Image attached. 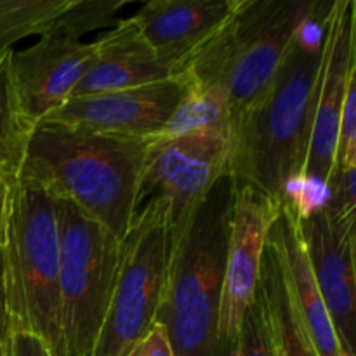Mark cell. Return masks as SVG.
I'll list each match as a JSON object with an SVG mask.
<instances>
[{
	"mask_svg": "<svg viewBox=\"0 0 356 356\" xmlns=\"http://www.w3.org/2000/svg\"><path fill=\"white\" fill-rule=\"evenodd\" d=\"M229 153L232 138L225 136L148 139L136 211L148 202H162L167 211V226L174 228L211 191L216 181L228 174Z\"/></svg>",
	"mask_w": 356,
	"mask_h": 356,
	"instance_id": "obj_8",
	"label": "cell"
},
{
	"mask_svg": "<svg viewBox=\"0 0 356 356\" xmlns=\"http://www.w3.org/2000/svg\"><path fill=\"white\" fill-rule=\"evenodd\" d=\"M10 356H51L44 344L30 334H13Z\"/></svg>",
	"mask_w": 356,
	"mask_h": 356,
	"instance_id": "obj_25",
	"label": "cell"
},
{
	"mask_svg": "<svg viewBox=\"0 0 356 356\" xmlns=\"http://www.w3.org/2000/svg\"><path fill=\"white\" fill-rule=\"evenodd\" d=\"M165 205L148 202L136 211L122 240L110 306L92 356H127L156 323L167 268Z\"/></svg>",
	"mask_w": 356,
	"mask_h": 356,
	"instance_id": "obj_7",
	"label": "cell"
},
{
	"mask_svg": "<svg viewBox=\"0 0 356 356\" xmlns=\"http://www.w3.org/2000/svg\"><path fill=\"white\" fill-rule=\"evenodd\" d=\"M257 291L266 308L277 356H316L292 305L280 254L270 240L264 247Z\"/></svg>",
	"mask_w": 356,
	"mask_h": 356,
	"instance_id": "obj_17",
	"label": "cell"
},
{
	"mask_svg": "<svg viewBox=\"0 0 356 356\" xmlns=\"http://www.w3.org/2000/svg\"><path fill=\"white\" fill-rule=\"evenodd\" d=\"M94 44L96 59L76 83L70 99L131 89L174 76V73L156 59L132 17L118 19L113 28Z\"/></svg>",
	"mask_w": 356,
	"mask_h": 356,
	"instance_id": "obj_15",
	"label": "cell"
},
{
	"mask_svg": "<svg viewBox=\"0 0 356 356\" xmlns=\"http://www.w3.org/2000/svg\"><path fill=\"white\" fill-rule=\"evenodd\" d=\"M186 75V73H184ZM188 79L186 90L181 97L179 104L162 131L153 138L169 139L179 136L212 134L232 138L233 118L228 96L219 87L207 86ZM152 139V138H149Z\"/></svg>",
	"mask_w": 356,
	"mask_h": 356,
	"instance_id": "obj_18",
	"label": "cell"
},
{
	"mask_svg": "<svg viewBox=\"0 0 356 356\" xmlns=\"http://www.w3.org/2000/svg\"><path fill=\"white\" fill-rule=\"evenodd\" d=\"M127 356H174L167 334L160 323H155L148 336Z\"/></svg>",
	"mask_w": 356,
	"mask_h": 356,
	"instance_id": "obj_24",
	"label": "cell"
},
{
	"mask_svg": "<svg viewBox=\"0 0 356 356\" xmlns=\"http://www.w3.org/2000/svg\"><path fill=\"white\" fill-rule=\"evenodd\" d=\"M320 296L332 320L341 356H356V221L337 222L325 209L296 218Z\"/></svg>",
	"mask_w": 356,
	"mask_h": 356,
	"instance_id": "obj_12",
	"label": "cell"
},
{
	"mask_svg": "<svg viewBox=\"0 0 356 356\" xmlns=\"http://www.w3.org/2000/svg\"><path fill=\"white\" fill-rule=\"evenodd\" d=\"M59 226L61 356H92L120 264L122 240L66 200H56Z\"/></svg>",
	"mask_w": 356,
	"mask_h": 356,
	"instance_id": "obj_6",
	"label": "cell"
},
{
	"mask_svg": "<svg viewBox=\"0 0 356 356\" xmlns=\"http://www.w3.org/2000/svg\"><path fill=\"white\" fill-rule=\"evenodd\" d=\"M65 0H0V54L26 37H44Z\"/></svg>",
	"mask_w": 356,
	"mask_h": 356,
	"instance_id": "obj_19",
	"label": "cell"
},
{
	"mask_svg": "<svg viewBox=\"0 0 356 356\" xmlns=\"http://www.w3.org/2000/svg\"><path fill=\"white\" fill-rule=\"evenodd\" d=\"M236 183L219 177L193 211L169 229L156 323L174 356H236L219 341L218 316Z\"/></svg>",
	"mask_w": 356,
	"mask_h": 356,
	"instance_id": "obj_3",
	"label": "cell"
},
{
	"mask_svg": "<svg viewBox=\"0 0 356 356\" xmlns=\"http://www.w3.org/2000/svg\"><path fill=\"white\" fill-rule=\"evenodd\" d=\"M10 184L0 177V247L6 240V219H7V200H9Z\"/></svg>",
	"mask_w": 356,
	"mask_h": 356,
	"instance_id": "obj_26",
	"label": "cell"
},
{
	"mask_svg": "<svg viewBox=\"0 0 356 356\" xmlns=\"http://www.w3.org/2000/svg\"><path fill=\"white\" fill-rule=\"evenodd\" d=\"M355 7L353 0H334L325 19L322 66L302 165V179L322 188H327L332 174L341 111L350 80L356 73Z\"/></svg>",
	"mask_w": 356,
	"mask_h": 356,
	"instance_id": "obj_9",
	"label": "cell"
},
{
	"mask_svg": "<svg viewBox=\"0 0 356 356\" xmlns=\"http://www.w3.org/2000/svg\"><path fill=\"white\" fill-rule=\"evenodd\" d=\"M268 240L280 254L292 305L316 356H341L332 320L313 278L296 225V216L291 209H282L280 216L271 226Z\"/></svg>",
	"mask_w": 356,
	"mask_h": 356,
	"instance_id": "obj_16",
	"label": "cell"
},
{
	"mask_svg": "<svg viewBox=\"0 0 356 356\" xmlns=\"http://www.w3.org/2000/svg\"><path fill=\"white\" fill-rule=\"evenodd\" d=\"M96 59V44L40 38L21 51H7V82L17 118L31 129L61 108Z\"/></svg>",
	"mask_w": 356,
	"mask_h": 356,
	"instance_id": "obj_11",
	"label": "cell"
},
{
	"mask_svg": "<svg viewBox=\"0 0 356 356\" xmlns=\"http://www.w3.org/2000/svg\"><path fill=\"white\" fill-rule=\"evenodd\" d=\"M186 86V75L179 73L146 86L73 97L44 120L101 134L149 139L169 122Z\"/></svg>",
	"mask_w": 356,
	"mask_h": 356,
	"instance_id": "obj_13",
	"label": "cell"
},
{
	"mask_svg": "<svg viewBox=\"0 0 356 356\" xmlns=\"http://www.w3.org/2000/svg\"><path fill=\"white\" fill-rule=\"evenodd\" d=\"M148 139L42 120L28 132L16 179L66 200L115 238L131 229Z\"/></svg>",
	"mask_w": 356,
	"mask_h": 356,
	"instance_id": "obj_2",
	"label": "cell"
},
{
	"mask_svg": "<svg viewBox=\"0 0 356 356\" xmlns=\"http://www.w3.org/2000/svg\"><path fill=\"white\" fill-rule=\"evenodd\" d=\"M2 54H3V52H2Z\"/></svg>",
	"mask_w": 356,
	"mask_h": 356,
	"instance_id": "obj_27",
	"label": "cell"
},
{
	"mask_svg": "<svg viewBox=\"0 0 356 356\" xmlns=\"http://www.w3.org/2000/svg\"><path fill=\"white\" fill-rule=\"evenodd\" d=\"M236 3L238 0H152L131 17L156 59L179 75L228 21Z\"/></svg>",
	"mask_w": 356,
	"mask_h": 356,
	"instance_id": "obj_14",
	"label": "cell"
},
{
	"mask_svg": "<svg viewBox=\"0 0 356 356\" xmlns=\"http://www.w3.org/2000/svg\"><path fill=\"white\" fill-rule=\"evenodd\" d=\"M124 6L125 0H65L42 38L80 40L89 31L117 23V13Z\"/></svg>",
	"mask_w": 356,
	"mask_h": 356,
	"instance_id": "obj_20",
	"label": "cell"
},
{
	"mask_svg": "<svg viewBox=\"0 0 356 356\" xmlns=\"http://www.w3.org/2000/svg\"><path fill=\"white\" fill-rule=\"evenodd\" d=\"M316 0H238L183 73L228 96L233 127L261 99Z\"/></svg>",
	"mask_w": 356,
	"mask_h": 356,
	"instance_id": "obj_4",
	"label": "cell"
},
{
	"mask_svg": "<svg viewBox=\"0 0 356 356\" xmlns=\"http://www.w3.org/2000/svg\"><path fill=\"white\" fill-rule=\"evenodd\" d=\"M282 209L284 205L263 191L236 184L218 316L219 341L232 351H236L243 315L256 299L264 247Z\"/></svg>",
	"mask_w": 356,
	"mask_h": 356,
	"instance_id": "obj_10",
	"label": "cell"
},
{
	"mask_svg": "<svg viewBox=\"0 0 356 356\" xmlns=\"http://www.w3.org/2000/svg\"><path fill=\"white\" fill-rule=\"evenodd\" d=\"M2 250L13 334H30L61 356L59 226L54 198L37 184L10 183Z\"/></svg>",
	"mask_w": 356,
	"mask_h": 356,
	"instance_id": "obj_5",
	"label": "cell"
},
{
	"mask_svg": "<svg viewBox=\"0 0 356 356\" xmlns=\"http://www.w3.org/2000/svg\"><path fill=\"white\" fill-rule=\"evenodd\" d=\"M330 3L316 0L266 92L232 132L229 176L284 207L302 177Z\"/></svg>",
	"mask_w": 356,
	"mask_h": 356,
	"instance_id": "obj_1",
	"label": "cell"
},
{
	"mask_svg": "<svg viewBox=\"0 0 356 356\" xmlns=\"http://www.w3.org/2000/svg\"><path fill=\"white\" fill-rule=\"evenodd\" d=\"M356 73L351 76L341 111L339 132H337L336 163L341 165H356Z\"/></svg>",
	"mask_w": 356,
	"mask_h": 356,
	"instance_id": "obj_22",
	"label": "cell"
},
{
	"mask_svg": "<svg viewBox=\"0 0 356 356\" xmlns=\"http://www.w3.org/2000/svg\"><path fill=\"white\" fill-rule=\"evenodd\" d=\"M236 356H277L270 325H268L266 308L259 291L240 323Z\"/></svg>",
	"mask_w": 356,
	"mask_h": 356,
	"instance_id": "obj_21",
	"label": "cell"
},
{
	"mask_svg": "<svg viewBox=\"0 0 356 356\" xmlns=\"http://www.w3.org/2000/svg\"><path fill=\"white\" fill-rule=\"evenodd\" d=\"M10 343H13V320L7 305L3 250L0 247V356H10Z\"/></svg>",
	"mask_w": 356,
	"mask_h": 356,
	"instance_id": "obj_23",
	"label": "cell"
}]
</instances>
